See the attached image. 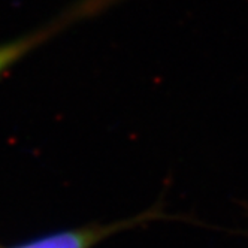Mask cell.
I'll return each instance as SVG.
<instances>
[{
  "label": "cell",
  "instance_id": "cell-2",
  "mask_svg": "<svg viewBox=\"0 0 248 248\" xmlns=\"http://www.w3.org/2000/svg\"><path fill=\"white\" fill-rule=\"evenodd\" d=\"M60 27L52 26L34 34H30V36H24L18 41H14L11 44L0 46V74H2L3 70H6L9 66H12L16 60H20L24 54H27L30 49L38 46L46 38H49L51 34L54 33V30H59Z\"/></svg>",
  "mask_w": 248,
  "mask_h": 248
},
{
  "label": "cell",
  "instance_id": "cell-1",
  "mask_svg": "<svg viewBox=\"0 0 248 248\" xmlns=\"http://www.w3.org/2000/svg\"><path fill=\"white\" fill-rule=\"evenodd\" d=\"M111 230L112 227H87L78 230H69V232L56 233L14 248H92L103 235H108Z\"/></svg>",
  "mask_w": 248,
  "mask_h": 248
}]
</instances>
